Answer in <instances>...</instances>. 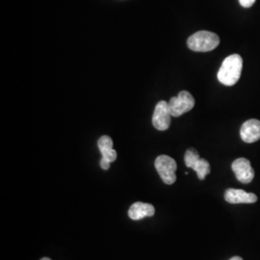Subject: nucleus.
<instances>
[{
    "label": "nucleus",
    "instance_id": "obj_10",
    "mask_svg": "<svg viewBox=\"0 0 260 260\" xmlns=\"http://www.w3.org/2000/svg\"><path fill=\"white\" fill-rule=\"evenodd\" d=\"M98 146L103 155V158L106 159L110 163L114 162L117 159V152L115 149H113V140L109 136L107 135L102 136L99 139Z\"/></svg>",
    "mask_w": 260,
    "mask_h": 260
},
{
    "label": "nucleus",
    "instance_id": "obj_5",
    "mask_svg": "<svg viewBox=\"0 0 260 260\" xmlns=\"http://www.w3.org/2000/svg\"><path fill=\"white\" fill-rule=\"evenodd\" d=\"M232 169L238 181L244 184L250 183L254 177V171L251 167V162L247 158H238L234 160Z\"/></svg>",
    "mask_w": 260,
    "mask_h": 260
},
{
    "label": "nucleus",
    "instance_id": "obj_8",
    "mask_svg": "<svg viewBox=\"0 0 260 260\" xmlns=\"http://www.w3.org/2000/svg\"><path fill=\"white\" fill-rule=\"evenodd\" d=\"M241 139L248 144L254 143L260 140V121L251 119L242 124L240 129Z\"/></svg>",
    "mask_w": 260,
    "mask_h": 260
},
{
    "label": "nucleus",
    "instance_id": "obj_1",
    "mask_svg": "<svg viewBox=\"0 0 260 260\" xmlns=\"http://www.w3.org/2000/svg\"><path fill=\"white\" fill-rule=\"evenodd\" d=\"M243 59L239 54L228 56L218 72V79L225 86H233L241 77Z\"/></svg>",
    "mask_w": 260,
    "mask_h": 260
},
{
    "label": "nucleus",
    "instance_id": "obj_7",
    "mask_svg": "<svg viewBox=\"0 0 260 260\" xmlns=\"http://www.w3.org/2000/svg\"><path fill=\"white\" fill-rule=\"evenodd\" d=\"M224 200L229 204H253L257 202V196L252 193H248L240 189H228L224 193Z\"/></svg>",
    "mask_w": 260,
    "mask_h": 260
},
{
    "label": "nucleus",
    "instance_id": "obj_2",
    "mask_svg": "<svg viewBox=\"0 0 260 260\" xmlns=\"http://www.w3.org/2000/svg\"><path fill=\"white\" fill-rule=\"evenodd\" d=\"M220 45V38L213 32L199 31L187 40V46L195 52H208Z\"/></svg>",
    "mask_w": 260,
    "mask_h": 260
},
{
    "label": "nucleus",
    "instance_id": "obj_3",
    "mask_svg": "<svg viewBox=\"0 0 260 260\" xmlns=\"http://www.w3.org/2000/svg\"><path fill=\"white\" fill-rule=\"evenodd\" d=\"M172 117H180L192 110L195 106V99L187 91H181L177 96H174L168 103Z\"/></svg>",
    "mask_w": 260,
    "mask_h": 260
},
{
    "label": "nucleus",
    "instance_id": "obj_13",
    "mask_svg": "<svg viewBox=\"0 0 260 260\" xmlns=\"http://www.w3.org/2000/svg\"><path fill=\"white\" fill-rule=\"evenodd\" d=\"M255 0H239V3L244 8H250L254 4Z\"/></svg>",
    "mask_w": 260,
    "mask_h": 260
},
{
    "label": "nucleus",
    "instance_id": "obj_12",
    "mask_svg": "<svg viewBox=\"0 0 260 260\" xmlns=\"http://www.w3.org/2000/svg\"><path fill=\"white\" fill-rule=\"evenodd\" d=\"M200 154L198 153V151L195 149H187V151L185 152V155H184V162H185V165L188 168L194 167V165L196 164V162L200 159Z\"/></svg>",
    "mask_w": 260,
    "mask_h": 260
},
{
    "label": "nucleus",
    "instance_id": "obj_16",
    "mask_svg": "<svg viewBox=\"0 0 260 260\" xmlns=\"http://www.w3.org/2000/svg\"><path fill=\"white\" fill-rule=\"evenodd\" d=\"M41 260H51L50 258H48V257H44V258H42Z\"/></svg>",
    "mask_w": 260,
    "mask_h": 260
},
{
    "label": "nucleus",
    "instance_id": "obj_15",
    "mask_svg": "<svg viewBox=\"0 0 260 260\" xmlns=\"http://www.w3.org/2000/svg\"><path fill=\"white\" fill-rule=\"evenodd\" d=\"M230 260H243L240 256H233Z\"/></svg>",
    "mask_w": 260,
    "mask_h": 260
},
{
    "label": "nucleus",
    "instance_id": "obj_14",
    "mask_svg": "<svg viewBox=\"0 0 260 260\" xmlns=\"http://www.w3.org/2000/svg\"><path fill=\"white\" fill-rule=\"evenodd\" d=\"M110 162L109 161H107L106 159H104V158H102V160H101V167H102V169H103V170H108L109 168H110Z\"/></svg>",
    "mask_w": 260,
    "mask_h": 260
},
{
    "label": "nucleus",
    "instance_id": "obj_11",
    "mask_svg": "<svg viewBox=\"0 0 260 260\" xmlns=\"http://www.w3.org/2000/svg\"><path fill=\"white\" fill-rule=\"evenodd\" d=\"M192 169L197 173L199 179H201V180L205 179L206 176L209 175V174H210V171H211L209 162H208L207 160L204 159V158H200V159L196 162L194 167L192 168Z\"/></svg>",
    "mask_w": 260,
    "mask_h": 260
},
{
    "label": "nucleus",
    "instance_id": "obj_9",
    "mask_svg": "<svg viewBox=\"0 0 260 260\" xmlns=\"http://www.w3.org/2000/svg\"><path fill=\"white\" fill-rule=\"evenodd\" d=\"M155 213V209L153 205L145 203H135L130 206L128 210V216L130 219L134 221H139L145 217H152Z\"/></svg>",
    "mask_w": 260,
    "mask_h": 260
},
{
    "label": "nucleus",
    "instance_id": "obj_6",
    "mask_svg": "<svg viewBox=\"0 0 260 260\" xmlns=\"http://www.w3.org/2000/svg\"><path fill=\"white\" fill-rule=\"evenodd\" d=\"M171 113L169 105L166 102L161 101L156 104L152 116V124L155 129L164 131L170 127L171 124Z\"/></svg>",
    "mask_w": 260,
    "mask_h": 260
},
{
    "label": "nucleus",
    "instance_id": "obj_4",
    "mask_svg": "<svg viewBox=\"0 0 260 260\" xmlns=\"http://www.w3.org/2000/svg\"><path fill=\"white\" fill-rule=\"evenodd\" d=\"M155 169L161 179L168 185H172L177 180V162L168 155H160L155 160Z\"/></svg>",
    "mask_w": 260,
    "mask_h": 260
}]
</instances>
